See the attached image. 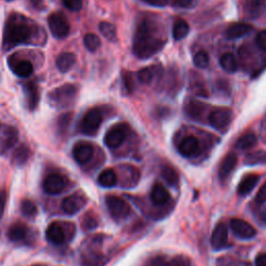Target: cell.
Wrapping results in <instances>:
<instances>
[{"instance_id":"f35d334b","label":"cell","mask_w":266,"mask_h":266,"mask_svg":"<svg viewBox=\"0 0 266 266\" xmlns=\"http://www.w3.org/2000/svg\"><path fill=\"white\" fill-rule=\"evenodd\" d=\"M72 115L71 114H65L60 116L57 119V130L58 133H66L69 129V126L71 124Z\"/></svg>"},{"instance_id":"f5cc1de1","label":"cell","mask_w":266,"mask_h":266,"mask_svg":"<svg viewBox=\"0 0 266 266\" xmlns=\"http://www.w3.org/2000/svg\"><path fill=\"white\" fill-rule=\"evenodd\" d=\"M0 128H2V124H0Z\"/></svg>"},{"instance_id":"cb8c5ba5","label":"cell","mask_w":266,"mask_h":266,"mask_svg":"<svg viewBox=\"0 0 266 266\" xmlns=\"http://www.w3.org/2000/svg\"><path fill=\"white\" fill-rule=\"evenodd\" d=\"M205 111H206L205 104L196 101V100H190L185 104L186 115L194 120L200 119L203 115L205 114Z\"/></svg>"},{"instance_id":"ac0fdd59","label":"cell","mask_w":266,"mask_h":266,"mask_svg":"<svg viewBox=\"0 0 266 266\" xmlns=\"http://www.w3.org/2000/svg\"><path fill=\"white\" fill-rule=\"evenodd\" d=\"M200 151V144L197 137H185L179 145V153L184 157H194Z\"/></svg>"},{"instance_id":"74e56055","label":"cell","mask_w":266,"mask_h":266,"mask_svg":"<svg viewBox=\"0 0 266 266\" xmlns=\"http://www.w3.org/2000/svg\"><path fill=\"white\" fill-rule=\"evenodd\" d=\"M194 64L199 69H205L209 65V55L205 51H199L194 56Z\"/></svg>"},{"instance_id":"b9f144b4","label":"cell","mask_w":266,"mask_h":266,"mask_svg":"<svg viewBox=\"0 0 266 266\" xmlns=\"http://www.w3.org/2000/svg\"><path fill=\"white\" fill-rule=\"evenodd\" d=\"M256 45L260 49L266 51V30H262L256 37Z\"/></svg>"},{"instance_id":"d590c367","label":"cell","mask_w":266,"mask_h":266,"mask_svg":"<svg viewBox=\"0 0 266 266\" xmlns=\"http://www.w3.org/2000/svg\"><path fill=\"white\" fill-rule=\"evenodd\" d=\"M21 212L27 217H35L38 213V208L35 203L30 200H23L21 202Z\"/></svg>"},{"instance_id":"9a60e30c","label":"cell","mask_w":266,"mask_h":266,"mask_svg":"<svg viewBox=\"0 0 266 266\" xmlns=\"http://www.w3.org/2000/svg\"><path fill=\"white\" fill-rule=\"evenodd\" d=\"M23 92L27 108L30 112H34L40 102V90L38 84L34 81L23 84Z\"/></svg>"},{"instance_id":"9c48e42d","label":"cell","mask_w":266,"mask_h":266,"mask_svg":"<svg viewBox=\"0 0 266 266\" xmlns=\"http://www.w3.org/2000/svg\"><path fill=\"white\" fill-rule=\"evenodd\" d=\"M230 228L233 233L235 234V236L243 240L252 239L257 234L256 229L251 224L240 220V218H233V220H231Z\"/></svg>"},{"instance_id":"44dd1931","label":"cell","mask_w":266,"mask_h":266,"mask_svg":"<svg viewBox=\"0 0 266 266\" xmlns=\"http://www.w3.org/2000/svg\"><path fill=\"white\" fill-rule=\"evenodd\" d=\"M76 62V55L72 52H64L57 56L55 66L60 73L69 72Z\"/></svg>"},{"instance_id":"d4e9b609","label":"cell","mask_w":266,"mask_h":266,"mask_svg":"<svg viewBox=\"0 0 266 266\" xmlns=\"http://www.w3.org/2000/svg\"><path fill=\"white\" fill-rule=\"evenodd\" d=\"M27 233V227L21 223H17L12 225L8 230V237L12 241H20L26 237Z\"/></svg>"},{"instance_id":"d6a6232c","label":"cell","mask_w":266,"mask_h":266,"mask_svg":"<svg viewBox=\"0 0 266 266\" xmlns=\"http://www.w3.org/2000/svg\"><path fill=\"white\" fill-rule=\"evenodd\" d=\"M155 76V67H147L140 69L137 72V78L138 80L144 83V84H149L152 82Z\"/></svg>"},{"instance_id":"484cf974","label":"cell","mask_w":266,"mask_h":266,"mask_svg":"<svg viewBox=\"0 0 266 266\" xmlns=\"http://www.w3.org/2000/svg\"><path fill=\"white\" fill-rule=\"evenodd\" d=\"M98 182L101 186L106 187V189H111V187L116 186L118 183V176L116 171L112 168L104 169L98 177Z\"/></svg>"},{"instance_id":"3957f363","label":"cell","mask_w":266,"mask_h":266,"mask_svg":"<svg viewBox=\"0 0 266 266\" xmlns=\"http://www.w3.org/2000/svg\"><path fill=\"white\" fill-rule=\"evenodd\" d=\"M78 95V87L72 83L62 84L48 94L49 104L56 109L71 107Z\"/></svg>"},{"instance_id":"7c38bea8","label":"cell","mask_w":266,"mask_h":266,"mask_svg":"<svg viewBox=\"0 0 266 266\" xmlns=\"http://www.w3.org/2000/svg\"><path fill=\"white\" fill-rule=\"evenodd\" d=\"M66 187V179L59 174H51L43 182V190L48 195H58Z\"/></svg>"},{"instance_id":"1f68e13d","label":"cell","mask_w":266,"mask_h":266,"mask_svg":"<svg viewBox=\"0 0 266 266\" xmlns=\"http://www.w3.org/2000/svg\"><path fill=\"white\" fill-rule=\"evenodd\" d=\"M99 30L106 40L111 42H115L117 40V29L112 23L101 22L99 25Z\"/></svg>"},{"instance_id":"e575fe53","label":"cell","mask_w":266,"mask_h":266,"mask_svg":"<svg viewBox=\"0 0 266 266\" xmlns=\"http://www.w3.org/2000/svg\"><path fill=\"white\" fill-rule=\"evenodd\" d=\"M161 175L163 179L169 184V185H176L179 181V176L177 171L168 165L162 167L161 169Z\"/></svg>"},{"instance_id":"7bdbcfd3","label":"cell","mask_w":266,"mask_h":266,"mask_svg":"<svg viewBox=\"0 0 266 266\" xmlns=\"http://www.w3.org/2000/svg\"><path fill=\"white\" fill-rule=\"evenodd\" d=\"M7 200H8V195L6 191H0V221L3 220V216L6 210Z\"/></svg>"},{"instance_id":"ba28073f","label":"cell","mask_w":266,"mask_h":266,"mask_svg":"<svg viewBox=\"0 0 266 266\" xmlns=\"http://www.w3.org/2000/svg\"><path fill=\"white\" fill-rule=\"evenodd\" d=\"M8 66L16 76L20 78H27L34 73V66L29 60L19 58L16 55H11L8 58Z\"/></svg>"},{"instance_id":"2e32d148","label":"cell","mask_w":266,"mask_h":266,"mask_svg":"<svg viewBox=\"0 0 266 266\" xmlns=\"http://www.w3.org/2000/svg\"><path fill=\"white\" fill-rule=\"evenodd\" d=\"M2 133L3 138L0 139V152L4 153L17 144L19 132L15 127L4 126Z\"/></svg>"},{"instance_id":"7402d4cb","label":"cell","mask_w":266,"mask_h":266,"mask_svg":"<svg viewBox=\"0 0 266 266\" xmlns=\"http://www.w3.org/2000/svg\"><path fill=\"white\" fill-rule=\"evenodd\" d=\"M151 200L155 205L161 206L164 205L165 203L168 202L169 200V194L165 190V187L161 184H155L151 192Z\"/></svg>"},{"instance_id":"816d5d0a","label":"cell","mask_w":266,"mask_h":266,"mask_svg":"<svg viewBox=\"0 0 266 266\" xmlns=\"http://www.w3.org/2000/svg\"><path fill=\"white\" fill-rule=\"evenodd\" d=\"M35 266H43V265H35Z\"/></svg>"},{"instance_id":"60d3db41","label":"cell","mask_w":266,"mask_h":266,"mask_svg":"<svg viewBox=\"0 0 266 266\" xmlns=\"http://www.w3.org/2000/svg\"><path fill=\"white\" fill-rule=\"evenodd\" d=\"M82 225H83L84 229H86V230H94L98 227V222H97L95 216L86 214Z\"/></svg>"},{"instance_id":"8d00e7d4","label":"cell","mask_w":266,"mask_h":266,"mask_svg":"<svg viewBox=\"0 0 266 266\" xmlns=\"http://www.w3.org/2000/svg\"><path fill=\"white\" fill-rule=\"evenodd\" d=\"M246 5V10L248 14H251L252 17H257L258 15H260L265 6L264 0H249Z\"/></svg>"},{"instance_id":"4dcf8cb0","label":"cell","mask_w":266,"mask_h":266,"mask_svg":"<svg viewBox=\"0 0 266 266\" xmlns=\"http://www.w3.org/2000/svg\"><path fill=\"white\" fill-rule=\"evenodd\" d=\"M246 165H258L266 163V153L263 151H256L246 155L244 159Z\"/></svg>"},{"instance_id":"ab89813d","label":"cell","mask_w":266,"mask_h":266,"mask_svg":"<svg viewBox=\"0 0 266 266\" xmlns=\"http://www.w3.org/2000/svg\"><path fill=\"white\" fill-rule=\"evenodd\" d=\"M62 4L72 12H79L82 9V0H62Z\"/></svg>"},{"instance_id":"83f0119b","label":"cell","mask_w":266,"mask_h":266,"mask_svg":"<svg viewBox=\"0 0 266 266\" xmlns=\"http://www.w3.org/2000/svg\"><path fill=\"white\" fill-rule=\"evenodd\" d=\"M257 144V136L253 132H247L241 135L237 142L235 143V147L239 150H247L253 148Z\"/></svg>"},{"instance_id":"f6af8a7d","label":"cell","mask_w":266,"mask_h":266,"mask_svg":"<svg viewBox=\"0 0 266 266\" xmlns=\"http://www.w3.org/2000/svg\"><path fill=\"white\" fill-rule=\"evenodd\" d=\"M142 2L157 8H163L166 7L168 4V0H142Z\"/></svg>"},{"instance_id":"8992f818","label":"cell","mask_w":266,"mask_h":266,"mask_svg":"<svg viewBox=\"0 0 266 266\" xmlns=\"http://www.w3.org/2000/svg\"><path fill=\"white\" fill-rule=\"evenodd\" d=\"M129 133L130 127L127 124H117L106 132L104 136V143L108 148L117 149L125 142V139L127 138Z\"/></svg>"},{"instance_id":"7a4b0ae2","label":"cell","mask_w":266,"mask_h":266,"mask_svg":"<svg viewBox=\"0 0 266 266\" xmlns=\"http://www.w3.org/2000/svg\"><path fill=\"white\" fill-rule=\"evenodd\" d=\"M154 22L145 19L136 28L133 39V53L140 59H147L158 53L164 46Z\"/></svg>"},{"instance_id":"5b68a950","label":"cell","mask_w":266,"mask_h":266,"mask_svg":"<svg viewBox=\"0 0 266 266\" xmlns=\"http://www.w3.org/2000/svg\"><path fill=\"white\" fill-rule=\"evenodd\" d=\"M48 26L51 35L58 40H64L70 35V23L61 12H54L48 17Z\"/></svg>"},{"instance_id":"30bf717a","label":"cell","mask_w":266,"mask_h":266,"mask_svg":"<svg viewBox=\"0 0 266 266\" xmlns=\"http://www.w3.org/2000/svg\"><path fill=\"white\" fill-rule=\"evenodd\" d=\"M86 204V199L82 195H71L61 202V210L68 215H74L79 212Z\"/></svg>"},{"instance_id":"ffe728a7","label":"cell","mask_w":266,"mask_h":266,"mask_svg":"<svg viewBox=\"0 0 266 266\" xmlns=\"http://www.w3.org/2000/svg\"><path fill=\"white\" fill-rule=\"evenodd\" d=\"M253 30V26L247 23H234L231 24L226 30V37L228 39H239Z\"/></svg>"},{"instance_id":"e0dca14e","label":"cell","mask_w":266,"mask_h":266,"mask_svg":"<svg viewBox=\"0 0 266 266\" xmlns=\"http://www.w3.org/2000/svg\"><path fill=\"white\" fill-rule=\"evenodd\" d=\"M46 238L53 244H61L66 240V233L62 226L58 223H52L46 230Z\"/></svg>"},{"instance_id":"603a6c76","label":"cell","mask_w":266,"mask_h":266,"mask_svg":"<svg viewBox=\"0 0 266 266\" xmlns=\"http://www.w3.org/2000/svg\"><path fill=\"white\" fill-rule=\"evenodd\" d=\"M259 180H260V177L255 174H251V175L244 177L238 185V189H237L238 195L246 196L248 194H251L252 191L256 187L257 183L259 182Z\"/></svg>"},{"instance_id":"277c9868","label":"cell","mask_w":266,"mask_h":266,"mask_svg":"<svg viewBox=\"0 0 266 266\" xmlns=\"http://www.w3.org/2000/svg\"><path fill=\"white\" fill-rule=\"evenodd\" d=\"M103 122V113L99 107L91 108L85 113L79 123V131L85 135L97 134Z\"/></svg>"},{"instance_id":"ee69618b","label":"cell","mask_w":266,"mask_h":266,"mask_svg":"<svg viewBox=\"0 0 266 266\" xmlns=\"http://www.w3.org/2000/svg\"><path fill=\"white\" fill-rule=\"evenodd\" d=\"M255 201L258 204H263V203L266 202V182L261 186V189L257 193Z\"/></svg>"},{"instance_id":"681fc988","label":"cell","mask_w":266,"mask_h":266,"mask_svg":"<svg viewBox=\"0 0 266 266\" xmlns=\"http://www.w3.org/2000/svg\"><path fill=\"white\" fill-rule=\"evenodd\" d=\"M256 266H266V253L259 254L255 260Z\"/></svg>"},{"instance_id":"836d02e7","label":"cell","mask_w":266,"mask_h":266,"mask_svg":"<svg viewBox=\"0 0 266 266\" xmlns=\"http://www.w3.org/2000/svg\"><path fill=\"white\" fill-rule=\"evenodd\" d=\"M83 42H84L85 48L91 52L96 51L101 45L100 38L98 36H96L95 34H86L84 36Z\"/></svg>"},{"instance_id":"52a82bcc","label":"cell","mask_w":266,"mask_h":266,"mask_svg":"<svg viewBox=\"0 0 266 266\" xmlns=\"http://www.w3.org/2000/svg\"><path fill=\"white\" fill-rule=\"evenodd\" d=\"M105 202H106L107 209L114 220L122 221L129 215L130 206L125 200L117 196H107L105 199Z\"/></svg>"},{"instance_id":"7dc6e473","label":"cell","mask_w":266,"mask_h":266,"mask_svg":"<svg viewBox=\"0 0 266 266\" xmlns=\"http://www.w3.org/2000/svg\"><path fill=\"white\" fill-rule=\"evenodd\" d=\"M194 3V0H173V4L175 7L179 8H187Z\"/></svg>"},{"instance_id":"c3c4849f","label":"cell","mask_w":266,"mask_h":266,"mask_svg":"<svg viewBox=\"0 0 266 266\" xmlns=\"http://www.w3.org/2000/svg\"><path fill=\"white\" fill-rule=\"evenodd\" d=\"M124 81H125V85H126L127 90L129 92H131L132 88H133V85H132V75L130 73L125 75L124 76Z\"/></svg>"},{"instance_id":"4fadbf2b","label":"cell","mask_w":266,"mask_h":266,"mask_svg":"<svg viewBox=\"0 0 266 266\" xmlns=\"http://www.w3.org/2000/svg\"><path fill=\"white\" fill-rule=\"evenodd\" d=\"M228 228L224 223L217 224L214 228L210 238V243L213 249L220 251L229 245L228 243Z\"/></svg>"},{"instance_id":"4316f807","label":"cell","mask_w":266,"mask_h":266,"mask_svg":"<svg viewBox=\"0 0 266 266\" xmlns=\"http://www.w3.org/2000/svg\"><path fill=\"white\" fill-rule=\"evenodd\" d=\"M30 154V149L26 145L19 146L13 154V163L17 166H22L29 159Z\"/></svg>"},{"instance_id":"d6986e66","label":"cell","mask_w":266,"mask_h":266,"mask_svg":"<svg viewBox=\"0 0 266 266\" xmlns=\"http://www.w3.org/2000/svg\"><path fill=\"white\" fill-rule=\"evenodd\" d=\"M236 165H237L236 155L233 153L227 154L221 163L220 169H218V176H220V179L221 180L227 179L234 170V168L236 167Z\"/></svg>"},{"instance_id":"f546056e","label":"cell","mask_w":266,"mask_h":266,"mask_svg":"<svg viewBox=\"0 0 266 266\" xmlns=\"http://www.w3.org/2000/svg\"><path fill=\"white\" fill-rule=\"evenodd\" d=\"M220 64L226 72L234 73L237 70V61L235 56H234L232 53L224 54L220 59Z\"/></svg>"},{"instance_id":"f907efd6","label":"cell","mask_w":266,"mask_h":266,"mask_svg":"<svg viewBox=\"0 0 266 266\" xmlns=\"http://www.w3.org/2000/svg\"><path fill=\"white\" fill-rule=\"evenodd\" d=\"M6 2H13V0H6Z\"/></svg>"},{"instance_id":"5bb4252c","label":"cell","mask_w":266,"mask_h":266,"mask_svg":"<svg viewBox=\"0 0 266 266\" xmlns=\"http://www.w3.org/2000/svg\"><path fill=\"white\" fill-rule=\"evenodd\" d=\"M72 154H73V157H74L75 161L78 164L83 165L92 159L93 154H94V148L88 143L80 142V143H77L73 147Z\"/></svg>"},{"instance_id":"8fae6325","label":"cell","mask_w":266,"mask_h":266,"mask_svg":"<svg viewBox=\"0 0 266 266\" xmlns=\"http://www.w3.org/2000/svg\"><path fill=\"white\" fill-rule=\"evenodd\" d=\"M232 121V111L229 108H217L209 115V123L217 130L226 128Z\"/></svg>"},{"instance_id":"6da1fadb","label":"cell","mask_w":266,"mask_h":266,"mask_svg":"<svg viewBox=\"0 0 266 266\" xmlns=\"http://www.w3.org/2000/svg\"><path fill=\"white\" fill-rule=\"evenodd\" d=\"M40 29L34 21L21 14L14 13L10 15L4 30V50L9 51L19 45L39 43L36 37H38Z\"/></svg>"},{"instance_id":"bcb514c9","label":"cell","mask_w":266,"mask_h":266,"mask_svg":"<svg viewBox=\"0 0 266 266\" xmlns=\"http://www.w3.org/2000/svg\"><path fill=\"white\" fill-rule=\"evenodd\" d=\"M29 5L33 7L35 10L42 11L45 9V3L44 0H28Z\"/></svg>"},{"instance_id":"f1b7e54d","label":"cell","mask_w":266,"mask_h":266,"mask_svg":"<svg viewBox=\"0 0 266 266\" xmlns=\"http://www.w3.org/2000/svg\"><path fill=\"white\" fill-rule=\"evenodd\" d=\"M190 33V25L183 19H179L174 23L173 26V37L176 41L184 39Z\"/></svg>"}]
</instances>
